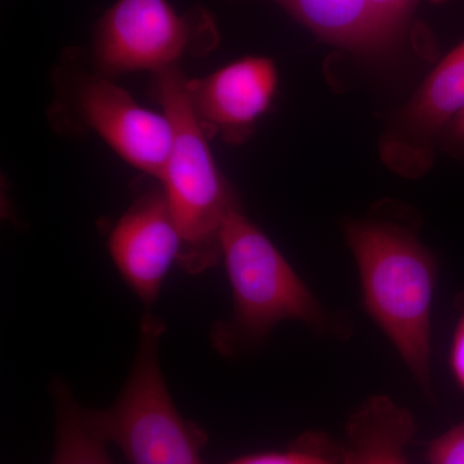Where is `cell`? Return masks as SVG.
Segmentation results:
<instances>
[{
    "instance_id": "30bf717a",
    "label": "cell",
    "mask_w": 464,
    "mask_h": 464,
    "mask_svg": "<svg viewBox=\"0 0 464 464\" xmlns=\"http://www.w3.org/2000/svg\"><path fill=\"white\" fill-rule=\"evenodd\" d=\"M325 41L364 53L387 50L399 32L371 0H275Z\"/></svg>"
},
{
    "instance_id": "9c48e42d",
    "label": "cell",
    "mask_w": 464,
    "mask_h": 464,
    "mask_svg": "<svg viewBox=\"0 0 464 464\" xmlns=\"http://www.w3.org/2000/svg\"><path fill=\"white\" fill-rule=\"evenodd\" d=\"M276 87L273 61L246 57L206 78L188 79V94L192 111L208 136L218 134L226 142L241 143L270 108Z\"/></svg>"
},
{
    "instance_id": "8fae6325",
    "label": "cell",
    "mask_w": 464,
    "mask_h": 464,
    "mask_svg": "<svg viewBox=\"0 0 464 464\" xmlns=\"http://www.w3.org/2000/svg\"><path fill=\"white\" fill-rule=\"evenodd\" d=\"M415 432L408 409L389 396H373L348 418L344 464H411L405 448Z\"/></svg>"
},
{
    "instance_id": "5bb4252c",
    "label": "cell",
    "mask_w": 464,
    "mask_h": 464,
    "mask_svg": "<svg viewBox=\"0 0 464 464\" xmlns=\"http://www.w3.org/2000/svg\"><path fill=\"white\" fill-rule=\"evenodd\" d=\"M426 458L430 464H464V422L429 442Z\"/></svg>"
},
{
    "instance_id": "2e32d148",
    "label": "cell",
    "mask_w": 464,
    "mask_h": 464,
    "mask_svg": "<svg viewBox=\"0 0 464 464\" xmlns=\"http://www.w3.org/2000/svg\"><path fill=\"white\" fill-rule=\"evenodd\" d=\"M450 366L458 384L464 391V313L454 329L450 348Z\"/></svg>"
},
{
    "instance_id": "3957f363",
    "label": "cell",
    "mask_w": 464,
    "mask_h": 464,
    "mask_svg": "<svg viewBox=\"0 0 464 464\" xmlns=\"http://www.w3.org/2000/svg\"><path fill=\"white\" fill-rule=\"evenodd\" d=\"M188 81L179 66L157 74L155 92L173 124V143L160 181L182 237L179 265L200 274L221 259V232L237 206L190 105Z\"/></svg>"
},
{
    "instance_id": "277c9868",
    "label": "cell",
    "mask_w": 464,
    "mask_h": 464,
    "mask_svg": "<svg viewBox=\"0 0 464 464\" xmlns=\"http://www.w3.org/2000/svg\"><path fill=\"white\" fill-rule=\"evenodd\" d=\"M166 324L142 317L139 348L118 399L102 411H87L92 429L121 449L128 464H206L207 435L185 420L167 389L159 362Z\"/></svg>"
},
{
    "instance_id": "5b68a950",
    "label": "cell",
    "mask_w": 464,
    "mask_h": 464,
    "mask_svg": "<svg viewBox=\"0 0 464 464\" xmlns=\"http://www.w3.org/2000/svg\"><path fill=\"white\" fill-rule=\"evenodd\" d=\"M216 39L204 12L182 16L168 0H118L97 26L94 57L101 75H157L191 52L209 50Z\"/></svg>"
},
{
    "instance_id": "9a60e30c",
    "label": "cell",
    "mask_w": 464,
    "mask_h": 464,
    "mask_svg": "<svg viewBox=\"0 0 464 464\" xmlns=\"http://www.w3.org/2000/svg\"><path fill=\"white\" fill-rule=\"evenodd\" d=\"M371 2L380 11L382 16L400 32L411 16L418 0H371Z\"/></svg>"
},
{
    "instance_id": "4fadbf2b",
    "label": "cell",
    "mask_w": 464,
    "mask_h": 464,
    "mask_svg": "<svg viewBox=\"0 0 464 464\" xmlns=\"http://www.w3.org/2000/svg\"><path fill=\"white\" fill-rule=\"evenodd\" d=\"M224 464H344L343 445L320 432H307L285 450L235 458Z\"/></svg>"
},
{
    "instance_id": "6da1fadb",
    "label": "cell",
    "mask_w": 464,
    "mask_h": 464,
    "mask_svg": "<svg viewBox=\"0 0 464 464\" xmlns=\"http://www.w3.org/2000/svg\"><path fill=\"white\" fill-rule=\"evenodd\" d=\"M348 246L359 267L362 306L427 395L431 387L435 259L411 231L384 221H350Z\"/></svg>"
},
{
    "instance_id": "52a82bcc",
    "label": "cell",
    "mask_w": 464,
    "mask_h": 464,
    "mask_svg": "<svg viewBox=\"0 0 464 464\" xmlns=\"http://www.w3.org/2000/svg\"><path fill=\"white\" fill-rule=\"evenodd\" d=\"M108 248L125 284L151 307L182 253L181 234L163 188L134 201L110 232Z\"/></svg>"
},
{
    "instance_id": "ba28073f",
    "label": "cell",
    "mask_w": 464,
    "mask_h": 464,
    "mask_svg": "<svg viewBox=\"0 0 464 464\" xmlns=\"http://www.w3.org/2000/svg\"><path fill=\"white\" fill-rule=\"evenodd\" d=\"M464 111V42L430 75L381 143L384 161L406 176L431 164L433 140Z\"/></svg>"
},
{
    "instance_id": "7c38bea8",
    "label": "cell",
    "mask_w": 464,
    "mask_h": 464,
    "mask_svg": "<svg viewBox=\"0 0 464 464\" xmlns=\"http://www.w3.org/2000/svg\"><path fill=\"white\" fill-rule=\"evenodd\" d=\"M56 406V442L51 464H115L105 441L92 429L85 409L76 402L63 381H54L51 389Z\"/></svg>"
},
{
    "instance_id": "8992f818",
    "label": "cell",
    "mask_w": 464,
    "mask_h": 464,
    "mask_svg": "<svg viewBox=\"0 0 464 464\" xmlns=\"http://www.w3.org/2000/svg\"><path fill=\"white\" fill-rule=\"evenodd\" d=\"M79 112L116 154L142 172L160 179L173 143L166 112L143 108L108 76H88L78 90Z\"/></svg>"
},
{
    "instance_id": "e0dca14e",
    "label": "cell",
    "mask_w": 464,
    "mask_h": 464,
    "mask_svg": "<svg viewBox=\"0 0 464 464\" xmlns=\"http://www.w3.org/2000/svg\"><path fill=\"white\" fill-rule=\"evenodd\" d=\"M449 132H450L451 140L454 142L464 146V111L451 121Z\"/></svg>"
},
{
    "instance_id": "7a4b0ae2",
    "label": "cell",
    "mask_w": 464,
    "mask_h": 464,
    "mask_svg": "<svg viewBox=\"0 0 464 464\" xmlns=\"http://www.w3.org/2000/svg\"><path fill=\"white\" fill-rule=\"evenodd\" d=\"M232 292V315L213 329V344L224 355L253 347L284 322H301L326 331L331 320L306 284L239 204L226 217L221 232Z\"/></svg>"
}]
</instances>
